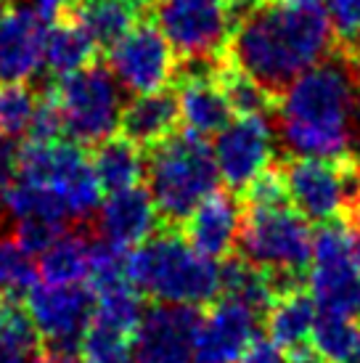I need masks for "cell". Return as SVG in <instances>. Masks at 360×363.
<instances>
[{
	"label": "cell",
	"instance_id": "8d00e7d4",
	"mask_svg": "<svg viewBox=\"0 0 360 363\" xmlns=\"http://www.w3.org/2000/svg\"><path fill=\"white\" fill-rule=\"evenodd\" d=\"M344 220H347V225H350L352 236H360V194H358V199L352 202L350 210H347Z\"/></svg>",
	"mask_w": 360,
	"mask_h": 363
},
{
	"label": "cell",
	"instance_id": "7a4b0ae2",
	"mask_svg": "<svg viewBox=\"0 0 360 363\" xmlns=\"http://www.w3.org/2000/svg\"><path fill=\"white\" fill-rule=\"evenodd\" d=\"M355 106L352 72L339 53L305 69L283 93L276 120L289 157H344L350 154V117Z\"/></svg>",
	"mask_w": 360,
	"mask_h": 363
},
{
	"label": "cell",
	"instance_id": "277c9868",
	"mask_svg": "<svg viewBox=\"0 0 360 363\" xmlns=\"http://www.w3.org/2000/svg\"><path fill=\"white\" fill-rule=\"evenodd\" d=\"M218 181L220 172L207 138L186 128L146 152V189L162 228H183L201 199L218 191Z\"/></svg>",
	"mask_w": 360,
	"mask_h": 363
},
{
	"label": "cell",
	"instance_id": "74e56055",
	"mask_svg": "<svg viewBox=\"0 0 360 363\" xmlns=\"http://www.w3.org/2000/svg\"><path fill=\"white\" fill-rule=\"evenodd\" d=\"M337 53V51H334ZM347 67L352 72V91H355V111H358L360 120V59L358 61H347Z\"/></svg>",
	"mask_w": 360,
	"mask_h": 363
},
{
	"label": "cell",
	"instance_id": "5bb4252c",
	"mask_svg": "<svg viewBox=\"0 0 360 363\" xmlns=\"http://www.w3.org/2000/svg\"><path fill=\"white\" fill-rule=\"evenodd\" d=\"M48 30L50 21L32 0H0V85L38 77Z\"/></svg>",
	"mask_w": 360,
	"mask_h": 363
},
{
	"label": "cell",
	"instance_id": "7bdbcfd3",
	"mask_svg": "<svg viewBox=\"0 0 360 363\" xmlns=\"http://www.w3.org/2000/svg\"><path fill=\"white\" fill-rule=\"evenodd\" d=\"M297 3H320V0H297Z\"/></svg>",
	"mask_w": 360,
	"mask_h": 363
},
{
	"label": "cell",
	"instance_id": "b9f144b4",
	"mask_svg": "<svg viewBox=\"0 0 360 363\" xmlns=\"http://www.w3.org/2000/svg\"><path fill=\"white\" fill-rule=\"evenodd\" d=\"M355 239V257H358V262H360V236H352Z\"/></svg>",
	"mask_w": 360,
	"mask_h": 363
},
{
	"label": "cell",
	"instance_id": "d6986e66",
	"mask_svg": "<svg viewBox=\"0 0 360 363\" xmlns=\"http://www.w3.org/2000/svg\"><path fill=\"white\" fill-rule=\"evenodd\" d=\"M218 69L175 72V91L180 101V122L196 135H218L233 122V106L218 82Z\"/></svg>",
	"mask_w": 360,
	"mask_h": 363
},
{
	"label": "cell",
	"instance_id": "7402d4cb",
	"mask_svg": "<svg viewBox=\"0 0 360 363\" xmlns=\"http://www.w3.org/2000/svg\"><path fill=\"white\" fill-rule=\"evenodd\" d=\"M315 318H318V303L313 300L310 292L297 289V292L283 294L265 313L268 337L276 345H281L286 355L302 353V350L313 347L310 337Z\"/></svg>",
	"mask_w": 360,
	"mask_h": 363
},
{
	"label": "cell",
	"instance_id": "cb8c5ba5",
	"mask_svg": "<svg viewBox=\"0 0 360 363\" xmlns=\"http://www.w3.org/2000/svg\"><path fill=\"white\" fill-rule=\"evenodd\" d=\"M101 56L103 51L99 48V43L90 38V32L77 19L67 16L50 24L48 40H45V61H43L50 82L85 69Z\"/></svg>",
	"mask_w": 360,
	"mask_h": 363
},
{
	"label": "cell",
	"instance_id": "83f0119b",
	"mask_svg": "<svg viewBox=\"0 0 360 363\" xmlns=\"http://www.w3.org/2000/svg\"><path fill=\"white\" fill-rule=\"evenodd\" d=\"M360 340V326L355 318L337 315V313L318 311L315 326H313L310 345L323 363H347L355 345Z\"/></svg>",
	"mask_w": 360,
	"mask_h": 363
},
{
	"label": "cell",
	"instance_id": "5b68a950",
	"mask_svg": "<svg viewBox=\"0 0 360 363\" xmlns=\"http://www.w3.org/2000/svg\"><path fill=\"white\" fill-rule=\"evenodd\" d=\"M48 85L59 101L67 141L93 149L96 143L117 133L125 104L120 96L117 74L111 72L106 56L61 80H48Z\"/></svg>",
	"mask_w": 360,
	"mask_h": 363
},
{
	"label": "cell",
	"instance_id": "603a6c76",
	"mask_svg": "<svg viewBox=\"0 0 360 363\" xmlns=\"http://www.w3.org/2000/svg\"><path fill=\"white\" fill-rule=\"evenodd\" d=\"M90 162L99 178L101 189L106 194H117L133 186H140L146 178V154L138 143L114 133L90 149Z\"/></svg>",
	"mask_w": 360,
	"mask_h": 363
},
{
	"label": "cell",
	"instance_id": "8992f818",
	"mask_svg": "<svg viewBox=\"0 0 360 363\" xmlns=\"http://www.w3.org/2000/svg\"><path fill=\"white\" fill-rule=\"evenodd\" d=\"M16 178L45 183L77 223H90L101 207V189L85 146L74 141H24L16 149Z\"/></svg>",
	"mask_w": 360,
	"mask_h": 363
},
{
	"label": "cell",
	"instance_id": "e575fe53",
	"mask_svg": "<svg viewBox=\"0 0 360 363\" xmlns=\"http://www.w3.org/2000/svg\"><path fill=\"white\" fill-rule=\"evenodd\" d=\"M38 363H85L80 353H53V350H43Z\"/></svg>",
	"mask_w": 360,
	"mask_h": 363
},
{
	"label": "cell",
	"instance_id": "9a60e30c",
	"mask_svg": "<svg viewBox=\"0 0 360 363\" xmlns=\"http://www.w3.org/2000/svg\"><path fill=\"white\" fill-rule=\"evenodd\" d=\"M273 143L270 122L262 114H244L225 125L212 146L225 189L241 194L262 170H268Z\"/></svg>",
	"mask_w": 360,
	"mask_h": 363
},
{
	"label": "cell",
	"instance_id": "ba28073f",
	"mask_svg": "<svg viewBox=\"0 0 360 363\" xmlns=\"http://www.w3.org/2000/svg\"><path fill=\"white\" fill-rule=\"evenodd\" d=\"M151 16L180 64L225 56L241 11L233 0H151Z\"/></svg>",
	"mask_w": 360,
	"mask_h": 363
},
{
	"label": "cell",
	"instance_id": "d590c367",
	"mask_svg": "<svg viewBox=\"0 0 360 363\" xmlns=\"http://www.w3.org/2000/svg\"><path fill=\"white\" fill-rule=\"evenodd\" d=\"M43 355V353H40ZM40 355L30 353H11V350H0V363H38Z\"/></svg>",
	"mask_w": 360,
	"mask_h": 363
},
{
	"label": "cell",
	"instance_id": "7c38bea8",
	"mask_svg": "<svg viewBox=\"0 0 360 363\" xmlns=\"http://www.w3.org/2000/svg\"><path fill=\"white\" fill-rule=\"evenodd\" d=\"M111 72L117 74L122 88L140 96V93H157L170 88L175 80V51L167 43L164 32L154 16L143 19L106 53Z\"/></svg>",
	"mask_w": 360,
	"mask_h": 363
},
{
	"label": "cell",
	"instance_id": "4316f807",
	"mask_svg": "<svg viewBox=\"0 0 360 363\" xmlns=\"http://www.w3.org/2000/svg\"><path fill=\"white\" fill-rule=\"evenodd\" d=\"M218 82L220 88L228 96L233 111L244 117V114H262V117H273L276 109H279V99L270 91H265L260 82L254 80L252 74L236 67L228 56H223L220 64H218Z\"/></svg>",
	"mask_w": 360,
	"mask_h": 363
},
{
	"label": "cell",
	"instance_id": "ac0fdd59",
	"mask_svg": "<svg viewBox=\"0 0 360 363\" xmlns=\"http://www.w3.org/2000/svg\"><path fill=\"white\" fill-rule=\"evenodd\" d=\"M157 228H162L159 212L151 199V191L143 186L109 194L101 202L93 223V231L101 239L117 244L122 250H133L143 244L149 236H154Z\"/></svg>",
	"mask_w": 360,
	"mask_h": 363
},
{
	"label": "cell",
	"instance_id": "f1b7e54d",
	"mask_svg": "<svg viewBox=\"0 0 360 363\" xmlns=\"http://www.w3.org/2000/svg\"><path fill=\"white\" fill-rule=\"evenodd\" d=\"M38 99H40V91L32 88L30 82L0 85V135L13 141L27 135Z\"/></svg>",
	"mask_w": 360,
	"mask_h": 363
},
{
	"label": "cell",
	"instance_id": "8fae6325",
	"mask_svg": "<svg viewBox=\"0 0 360 363\" xmlns=\"http://www.w3.org/2000/svg\"><path fill=\"white\" fill-rule=\"evenodd\" d=\"M24 305L30 311L43 347L53 353H80L96 315V292L90 284H35Z\"/></svg>",
	"mask_w": 360,
	"mask_h": 363
},
{
	"label": "cell",
	"instance_id": "d4e9b609",
	"mask_svg": "<svg viewBox=\"0 0 360 363\" xmlns=\"http://www.w3.org/2000/svg\"><path fill=\"white\" fill-rule=\"evenodd\" d=\"M90 223H77L40 255L38 273L45 284H82L90 271Z\"/></svg>",
	"mask_w": 360,
	"mask_h": 363
},
{
	"label": "cell",
	"instance_id": "2e32d148",
	"mask_svg": "<svg viewBox=\"0 0 360 363\" xmlns=\"http://www.w3.org/2000/svg\"><path fill=\"white\" fill-rule=\"evenodd\" d=\"M257 313L230 297L215 300L196 332V363H236L260 334Z\"/></svg>",
	"mask_w": 360,
	"mask_h": 363
},
{
	"label": "cell",
	"instance_id": "3957f363",
	"mask_svg": "<svg viewBox=\"0 0 360 363\" xmlns=\"http://www.w3.org/2000/svg\"><path fill=\"white\" fill-rule=\"evenodd\" d=\"M128 281L154 303L204 308L220 297V265L196 252L180 228H159L130 250Z\"/></svg>",
	"mask_w": 360,
	"mask_h": 363
},
{
	"label": "cell",
	"instance_id": "ab89813d",
	"mask_svg": "<svg viewBox=\"0 0 360 363\" xmlns=\"http://www.w3.org/2000/svg\"><path fill=\"white\" fill-rule=\"evenodd\" d=\"M236 6H239V11H247L249 6H254V3H262V0H233Z\"/></svg>",
	"mask_w": 360,
	"mask_h": 363
},
{
	"label": "cell",
	"instance_id": "d6a6232c",
	"mask_svg": "<svg viewBox=\"0 0 360 363\" xmlns=\"http://www.w3.org/2000/svg\"><path fill=\"white\" fill-rule=\"evenodd\" d=\"M286 353H283V347L276 345L270 340L268 334H257L249 345H247V350L241 353V358L236 363H286Z\"/></svg>",
	"mask_w": 360,
	"mask_h": 363
},
{
	"label": "cell",
	"instance_id": "1f68e13d",
	"mask_svg": "<svg viewBox=\"0 0 360 363\" xmlns=\"http://www.w3.org/2000/svg\"><path fill=\"white\" fill-rule=\"evenodd\" d=\"M80 355L85 363H138L133 353V340L103 332L99 326L88 329Z\"/></svg>",
	"mask_w": 360,
	"mask_h": 363
},
{
	"label": "cell",
	"instance_id": "f35d334b",
	"mask_svg": "<svg viewBox=\"0 0 360 363\" xmlns=\"http://www.w3.org/2000/svg\"><path fill=\"white\" fill-rule=\"evenodd\" d=\"M289 361L286 363H323L318 358V353L313 350V347H308V350H302V353H294V355H286Z\"/></svg>",
	"mask_w": 360,
	"mask_h": 363
},
{
	"label": "cell",
	"instance_id": "44dd1931",
	"mask_svg": "<svg viewBox=\"0 0 360 363\" xmlns=\"http://www.w3.org/2000/svg\"><path fill=\"white\" fill-rule=\"evenodd\" d=\"M149 13L151 0H80L69 16L90 32V38L106 56Z\"/></svg>",
	"mask_w": 360,
	"mask_h": 363
},
{
	"label": "cell",
	"instance_id": "60d3db41",
	"mask_svg": "<svg viewBox=\"0 0 360 363\" xmlns=\"http://www.w3.org/2000/svg\"><path fill=\"white\" fill-rule=\"evenodd\" d=\"M347 363H360V340H358V345H355V350H352V355L347 358Z\"/></svg>",
	"mask_w": 360,
	"mask_h": 363
},
{
	"label": "cell",
	"instance_id": "484cf974",
	"mask_svg": "<svg viewBox=\"0 0 360 363\" xmlns=\"http://www.w3.org/2000/svg\"><path fill=\"white\" fill-rule=\"evenodd\" d=\"M143 311L146 308L140 303V292L125 279L114 286L96 292V315H93L90 326H99L103 332L133 340V334L138 332L140 326Z\"/></svg>",
	"mask_w": 360,
	"mask_h": 363
},
{
	"label": "cell",
	"instance_id": "52a82bcc",
	"mask_svg": "<svg viewBox=\"0 0 360 363\" xmlns=\"http://www.w3.org/2000/svg\"><path fill=\"white\" fill-rule=\"evenodd\" d=\"M313 239L310 220L294 204L283 207H244L236 255L260 271L302 273L310 268Z\"/></svg>",
	"mask_w": 360,
	"mask_h": 363
},
{
	"label": "cell",
	"instance_id": "f546056e",
	"mask_svg": "<svg viewBox=\"0 0 360 363\" xmlns=\"http://www.w3.org/2000/svg\"><path fill=\"white\" fill-rule=\"evenodd\" d=\"M329 13L331 38L337 51L344 61L360 59V0H329L326 3Z\"/></svg>",
	"mask_w": 360,
	"mask_h": 363
},
{
	"label": "cell",
	"instance_id": "30bf717a",
	"mask_svg": "<svg viewBox=\"0 0 360 363\" xmlns=\"http://www.w3.org/2000/svg\"><path fill=\"white\" fill-rule=\"evenodd\" d=\"M308 284L318 311L347 318L360 315V262L355 257V239L344 218L320 223L315 231Z\"/></svg>",
	"mask_w": 360,
	"mask_h": 363
},
{
	"label": "cell",
	"instance_id": "ee69618b",
	"mask_svg": "<svg viewBox=\"0 0 360 363\" xmlns=\"http://www.w3.org/2000/svg\"><path fill=\"white\" fill-rule=\"evenodd\" d=\"M3 300H6V294H3V292H0V305H3Z\"/></svg>",
	"mask_w": 360,
	"mask_h": 363
},
{
	"label": "cell",
	"instance_id": "ffe728a7",
	"mask_svg": "<svg viewBox=\"0 0 360 363\" xmlns=\"http://www.w3.org/2000/svg\"><path fill=\"white\" fill-rule=\"evenodd\" d=\"M180 101L175 85L157 93H140L122 106L120 133L140 149H154L180 130Z\"/></svg>",
	"mask_w": 360,
	"mask_h": 363
},
{
	"label": "cell",
	"instance_id": "9c48e42d",
	"mask_svg": "<svg viewBox=\"0 0 360 363\" xmlns=\"http://www.w3.org/2000/svg\"><path fill=\"white\" fill-rule=\"evenodd\" d=\"M289 199L310 223L344 218L360 194V162L344 157H286L281 160Z\"/></svg>",
	"mask_w": 360,
	"mask_h": 363
},
{
	"label": "cell",
	"instance_id": "836d02e7",
	"mask_svg": "<svg viewBox=\"0 0 360 363\" xmlns=\"http://www.w3.org/2000/svg\"><path fill=\"white\" fill-rule=\"evenodd\" d=\"M32 3H35L38 11H40L43 16L53 24V21L69 16L72 11L77 9V3H80V0H32Z\"/></svg>",
	"mask_w": 360,
	"mask_h": 363
},
{
	"label": "cell",
	"instance_id": "6da1fadb",
	"mask_svg": "<svg viewBox=\"0 0 360 363\" xmlns=\"http://www.w3.org/2000/svg\"><path fill=\"white\" fill-rule=\"evenodd\" d=\"M331 45L329 13L320 3L262 0L241 11L225 56L281 104L291 82L326 59Z\"/></svg>",
	"mask_w": 360,
	"mask_h": 363
},
{
	"label": "cell",
	"instance_id": "4dcf8cb0",
	"mask_svg": "<svg viewBox=\"0 0 360 363\" xmlns=\"http://www.w3.org/2000/svg\"><path fill=\"white\" fill-rule=\"evenodd\" d=\"M239 196L244 207H283V204H291L289 186H286V175H283L281 162L270 164L268 170H262Z\"/></svg>",
	"mask_w": 360,
	"mask_h": 363
},
{
	"label": "cell",
	"instance_id": "4fadbf2b",
	"mask_svg": "<svg viewBox=\"0 0 360 363\" xmlns=\"http://www.w3.org/2000/svg\"><path fill=\"white\" fill-rule=\"evenodd\" d=\"M199 305L151 303L143 311L133 353L138 363H196V332L201 323Z\"/></svg>",
	"mask_w": 360,
	"mask_h": 363
},
{
	"label": "cell",
	"instance_id": "e0dca14e",
	"mask_svg": "<svg viewBox=\"0 0 360 363\" xmlns=\"http://www.w3.org/2000/svg\"><path fill=\"white\" fill-rule=\"evenodd\" d=\"M241 220H244L241 196L230 189L225 191L218 189L207 199H201L180 231L186 233L189 244L199 255L210 260H225L228 255L236 252Z\"/></svg>",
	"mask_w": 360,
	"mask_h": 363
}]
</instances>
